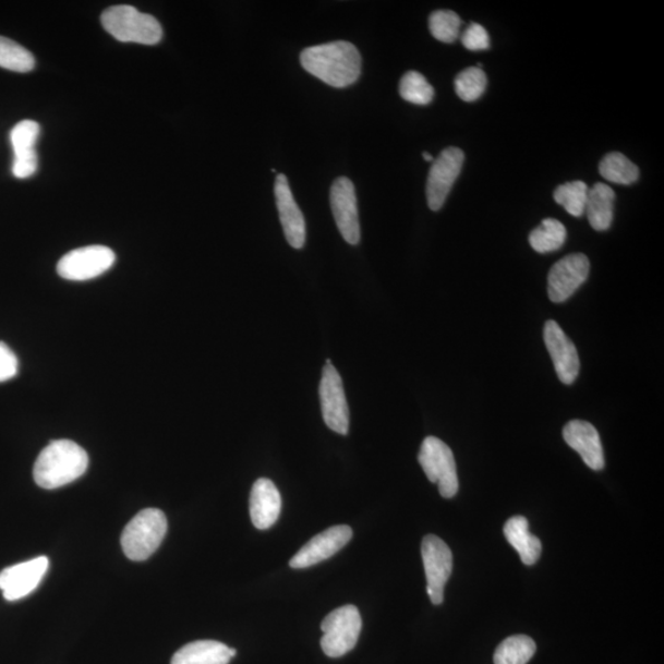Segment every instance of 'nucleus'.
I'll list each match as a JSON object with an SVG mask.
<instances>
[{
	"instance_id": "nucleus-1",
	"label": "nucleus",
	"mask_w": 664,
	"mask_h": 664,
	"mask_svg": "<svg viewBox=\"0 0 664 664\" xmlns=\"http://www.w3.org/2000/svg\"><path fill=\"white\" fill-rule=\"evenodd\" d=\"M303 69L334 88H348L359 81L362 59L351 43L335 41L307 47L301 55Z\"/></svg>"
},
{
	"instance_id": "nucleus-2",
	"label": "nucleus",
	"mask_w": 664,
	"mask_h": 664,
	"mask_svg": "<svg viewBox=\"0 0 664 664\" xmlns=\"http://www.w3.org/2000/svg\"><path fill=\"white\" fill-rule=\"evenodd\" d=\"M88 466V454L75 442L53 440L37 457L34 479L43 488H59L84 475Z\"/></svg>"
},
{
	"instance_id": "nucleus-3",
	"label": "nucleus",
	"mask_w": 664,
	"mask_h": 664,
	"mask_svg": "<svg viewBox=\"0 0 664 664\" xmlns=\"http://www.w3.org/2000/svg\"><path fill=\"white\" fill-rule=\"evenodd\" d=\"M101 24L106 32L121 43L157 45L162 37V28L157 19L141 13L131 5L106 9Z\"/></svg>"
},
{
	"instance_id": "nucleus-4",
	"label": "nucleus",
	"mask_w": 664,
	"mask_h": 664,
	"mask_svg": "<svg viewBox=\"0 0 664 664\" xmlns=\"http://www.w3.org/2000/svg\"><path fill=\"white\" fill-rule=\"evenodd\" d=\"M168 531L166 515L160 509H143L123 529L121 545L130 560H147L162 543Z\"/></svg>"
},
{
	"instance_id": "nucleus-5",
	"label": "nucleus",
	"mask_w": 664,
	"mask_h": 664,
	"mask_svg": "<svg viewBox=\"0 0 664 664\" xmlns=\"http://www.w3.org/2000/svg\"><path fill=\"white\" fill-rule=\"evenodd\" d=\"M322 649L327 657L339 659L352 651L362 631L358 606L345 605L331 612L322 623Z\"/></svg>"
},
{
	"instance_id": "nucleus-6",
	"label": "nucleus",
	"mask_w": 664,
	"mask_h": 664,
	"mask_svg": "<svg viewBox=\"0 0 664 664\" xmlns=\"http://www.w3.org/2000/svg\"><path fill=\"white\" fill-rule=\"evenodd\" d=\"M419 463L433 484L438 485L439 494L454 498L458 494L459 480L454 451L437 437L422 442Z\"/></svg>"
},
{
	"instance_id": "nucleus-7",
	"label": "nucleus",
	"mask_w": 664,
	"mask_h": 664,
	"mask_svg": "<svg viewBox=\"0 0 664 664\" xmlns=\"http://www.w3.org/2000/svg\"><path fill=\"white\" fill-rule=\"evenodd\" d=\"M117 255L108 246L92 245L72 250L64 255L57 273L69 281H88L99 277L112 267Z\"/></svg>"
},
{
	"instance_id": "nucleus-8",
	"label": "nucleus",
	"mask_w": 664,
	"mask_h": 664,
	"mask_svg": "<svg viewBox=\"0 0 664 664\" xmlns=\"http://www.w3.org/2000/svg\"><path fill=\"white\" fill-rule=\"evenodd\" d=\"M423 566L427 579L431 602L439 605L445 601V585L454 571V555L449 546L436 535H426L421 545Z\"/></svg>"
},
{
	"instance_id": "nucleus-9",
	"label": "nucleus",
	"mask_w": 664,
	"mask_h": 664,
	"mask_svg": "<svg viewBox=\"0 0 664 664\" xmlns=\"http://www.w3.org/2000/svg\"><path fill=\"white\" fill-rule=\"evenodd\" d=\"M321 403L326 426L346 436L350 428V411L342 379L330 360L326 361L321 382Z\"/></svg>"
},
{
	"instance_id": "nucleus-10",
	"label": "nucleus",
	"mask_w": 664,
	"mask_h": 664,
	"mask_svg": "<svg viewBox=\"0 0 664 664\" xmlns=\"http://www.w3.org/2000/svg\"><path fill=\"white\" fill-rule=\"evenodd\" d=\"M464 159L463 150L449 147L433 160L426 186L427 204L432 210H439L446 204L449 192L463 169Z\"/></svg>"
},
{
	"instance_id": "nucleus-11",
	"label": "nucleus",
	"mask_w": 664,
	"mask_h": 664,
	"mask_svg": "<svg viewBox=\"0 0 664 664\" xmlns=\"http://www.w3.org/2000/svg\"><path fill=\"white\" fill-rule=\"evenodd\" d=\"M591 264L584 254L567 255L557 262L547 276V294L554 303L571 298L590 276Z\"/></svg>"
},
{
	"instance_id": "nucleus-12",
	"label": "nucleus",
	"mask_w": 664,
	"mask_h": 664,
	"mask_svg": "<svg viewBox=\"0 0 664 664\" xmlns=\"http://www.w3.org/2000/svg\"><path fill=\"white\" fill-rule=\"evenodd\" d=\"M330 204L341 236L349 244L358 245L361 240L358 196L350 179L339 178L334 181Z\"/></svg>"
},
{
	"instance_id": "nucleus-13",
	"label": "nucleus",
	"mask_w": 664,
	"mask_h": 664,
	"mask_svg": "<svg viewBox=\"0 0 664 664\" xmlns=\"http://www.w3.org/2000/svg\"><path fill=\"white\" fill-rule=\"evenodd\" d=\"M353 532L349 526H335L315 535L291 559L292 569L301 570L330 559L348 545Z\"/></svg>"
},
{
	"instance_id": "nucleus-14",
	"label": "nucleus",
	"mask_w": 664,
	"mask_h": 664,
	"mask_svg": "<svg viewBox=\"0 0 664 664\" xmlns=\"http://www.w3.org/2000/svg\"><path fill=\"white\" fill-rule=\"evenodd\" d=\"M544 341L554 362L557 377L566 385L574 384L581 369L580 355L575 343L554 321L546 322L544 326Z\"/></svg>"
},
{
	"instance_id": "nucleus-15",
	"label": "nucleus",
	"mask_w": 664,
	"mask_h": 664,
	"mask_svg": "<svg viewBox=\"0 0 664 664\" xmlns=\"http://www.w3.org/2000/svg\"><path fill=\"white\" fill-rule=\"evenodd\" d=\"M50 566L46 556L7 567L0 572V590L7 601H17L31 594L44 579Z\"/></svg>"
},
{
	"instance_id": "nucleus-16",
	"label": "nucleus",
	"mask_w": 664,
	"mask_h": 664,
	"mask_svg": "<svg viewBox=\"0 0 664 664\" xmlns=\"http://www.w3.org/2000/svg\"><path fill=\"white\" fill-rule=\"evenodd\" d=\"M275 197L281 225L288 244L302 249L305 244V220L293 197L285 174H278L275 182Z\"/></svg>"
},
{
	"instance_id": "nucleus-17",
	"label": "nucleus",
	"mask_w": 664,
	"mask_h": 664,
	"mask_svg": "<svg viewBox=\"0 0 664 664\" xmlns=\"http://www.w3.org/2000/svg\"><path fill=\"white\" fill-rule=\"evenodd\" d=\"M563 436L567 445L581 456L587 467L595 471L604 468L600 433L592 423L582 420L570 421L564 427Z\"/></svg>"
},
{
	"instance_id": "nucleus-18",
	"label": "nucleus",
	"mask_w": 664,
	"mask_h": 664,
	"mask_svg": "<svg viewBox=\"0 0 664 664\" xmlns=\"http://www.w3.org/2000/svg\"><path fill=\"white\" fill-rule=\"evenodd\" d=\"M40 126L32 120L19 122L12 130L11 142L14 149L13 176L27 179L37 170V153L35 149Z\"/></svg>"
},
{
	"instance_id": "nucleus-19",
	"label": "nucleus",
	"mask_w": 664,
	"mask_h": 664,
	"mask_svg": "<svg viewBox=\"0 0 664 664\" xmlns=\"http://www.w3.org/2000/svg\"><path fill=\"white\" fill-rule=\"evenodd\" d=\"M250 517L259 531L271 528L281 515L282 498L271 480L256 481L250 494Z\"/></svg>"
},
{
	"instance_id": "nucleus-20",
	"label": "nucleus",
	"mask_w": 664,
	"mask_h": 664,
	"mask_svg": "<svg viewBox=\"0 0 664 664\" xmlns=\"http://www.w3.org/2000/svg\"><path fill=\"white\" fill-rule=\"evenodd\" d=\"M237 651L214 640H201L185 644L171 659V664H228Z\"/></svg>"
},
{
	"instance_id": "nucleus-21",
	"label": "nucleus",
	"mask_w": 664,
	"mask_h": 664,
	"mask_svg": "<svg viewBox=\"0 0 664 664\" xmlns=\"http://www.w3.org/2000/svg\"><path fill=\"white\" fill-rule=\"evenodd\" d=\"M615 194L611 186L596 182L587 196L584 215L596 232H605L612 227Z\"/></svg>"
},
{
	"instance_id": "nucleus-22",
	"label": "nucleus",
	"mask_w": 664,
	"mask_h": 664,
	"mask_svg": "<svg viewBox=\"0 0 664 664\" xmlns=\"http://www.w3.org/2000/svg\"><path fill=\"white\" fill-rule=\"evenodd\" d=\"M504 533L507 542L516 548L524 565L532 566L539 560L542 555V542L529 532V523L526 517L509 518L505 524Z\"/></svg>"
},
{
	"instance_id": "nucleus-23",
	"label": "nucleus",
	"mask_w": 664,
	"mask_h": 664,
	"mask_svg": "<svg viewBox=\"0 0 664 664\" xmlns=\"http://www.w3.org/2000/svg\"><path fill=\"white\" fill-rule=\"evenodd\" d=\"M566 238V228L562 221L546 218L529 234V244L539 254L554 253L564 246Z\"/></svg>"
},
{
	"instance_id": "nucleus-24",
	"label": "nucleus",
	"mask_w": 664,
	"mask_h": 664,
	"mask_svg": "<svg viewBox=\"0 0 664 664\" xmlns=\"http://www.w3.org/2000/svg\"><path fill=\"white\" fill-rule=\"evenodd\" d=\"M600 172L603 179L618 185H631L640 178V170L624 154L612 152L600 162Z\"/></svg>"
},
{
	"instance_id": "nucleus-25",
	"label": "nucleus",
	"mask_w": 664,
	"mask_h": 664,
	"mask_svg": "<svg viewBox=\"0 0 664 664\" xmlns=\"http://www.w3.org/2000/svg\"><path fill=\"white\" fill-rule=\"evenodd\" d=\"M536 644L526 635H515L498 644L494 654L495 664H527L535 654Z\"/></svg>"
},
{
	"instance_id": "nucleus-26",
	"label": "nucleus",
	"mask_w": 664,
	"mask_h": 664,
	"mask_svg": "<svg viewBox=\"0 0 664 664\" xmlns=\"http://www.w3.org/2000/svg\"><path fill=\"white\" fill-rule=\"evenodd\" d=\"M0 67L12 72L27 73L35 69V59L22 45L0 36Z\"/></svg>"
},
{
	"instance_id": "nucleus-27",
	"label": "nucleus",
	"mask_w": 664,
	"mask_h": 664,
	"mask_svg": "<svg viewBox=\"0 0 664 664\" xmlns=\"http://www.w3.org/2000/svg\"><path fill=\"white\" fill-rule=\"evenodd\" d=\"M589 190L585 182L580 180L565 182L554 191V200L557 205L566 209L567 214L580 218L584 215Z\"/></svg>"
},
{
	"instance_id": "nucleus-28",
	"label": "nucleus",
	"mask_w": 664,
	"mask_h": 664,
	"mask_svg": "<svg viewBox=\"0 0 664 664\" xmlns=\"http://www.w3.org/2000/svg\"><path fill=\"white\" fill-rule=\"evenodd\" d=\"M399 93L403 100L413 105H428L435 98V89L425 76L415 71L403 74Z\"/></svg>"
},
{
	"instance_id": "nucleus-29",
	"label": "nucleus",
	"mask_w": 664,
	"mask_h": 664,
	"mask_svg": "<svg viewBox=\"0 0 664 664\" xmlns=\"http://www.w3.org/2000/svg\"><path fill=\"white\" fill-rule=\"evenodd\" d=\"M487 86V76L476 67L460 72L455 81L456 93L466 102H474L484 95Z\"/></svg>"
},
{
	"instance_id": "nucleus-30",
	"label": "nucleus",
	"mask_w": 664,
	"mask_h": 664,
	"mask_svg": "<svg viewBox=\"0 0 664 664\" xmlns=\"http://www.w3.org/2000/svg\"><path fill=\"white\" fill-rule=\"evenodd\" d=\"M430 32L436 40L454 44L460 36L461 21L457 13L451 11H437L430 16Z\"/></svg>"
},
{
	"instance_id": "nucleus-31",
	"label": "nucleus",
	"mask_w": 664,
	"mask_h": 664,
	"mask_svg": "<svg viewBox=\"0 0 664 664\" xmlns=\"http://www.w3.org/2000/svg\"><path fill=\"white\" fill-rule=\"evenodd\" d=\"M461 44L469 51H485L490 48V36L483 25L470 24L461 35Z\"/></svg>"
},
{
	"instance_id": "nucleus-32",
	"label": "nucleus",
	"mask_w": 664,
	"mask_h": 664,
	"mask_svg": "<svg viewBox=\"0 0 664 664\" xmlns=\"http://www.w3.org/2000/svg\"><path fill=\"white\" fill-rule=\"evenodd\" d=\"M17 367L15 353L5 343L0 342V383L14 378Z\"/></svg>"
},
{
	"instance_id": "nucleus-33",
	"label": "nucleus",
	"mask_w": 664,
	"mask_h": 664,
	"mask_svg": "<svg viewBox=\"0 0 664 664\" xmlns=\"http://www.w3.org/2000/svg\"><path fill=\"white\" fill-rule=\"evenodd\" d=\"M422 157H423V159H425V160H427V161H433V160H435V159H433V157L431 156V154H430V153H427V152H423V153H422Z\"/></svg>"
}]
</instances>
